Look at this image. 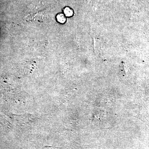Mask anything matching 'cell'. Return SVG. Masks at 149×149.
I'll list each match as a JSON object with an SVG mask.
<instances>
[{
  "instance_id": "2",
  "label": "cell",
  "mask_w": 149,
  "mask_h": 149,
  "mask_svg": "<svg viewBox=\"0 0 149 149\" xmlns=\"http://www.w3.org/2000/svg\"><path fill=\"white\" fill-rule=\"evenodd\" d=\"M64 12L65 14L67 16H71L72 15V13H73V12H72V10L68 7L65 8Z\"/></svg>"
},
{
  "instance_id": "1",
  "label": "cell",
  "mask_w": 149,
  "mask_h": 149,
  "mask_svg": "<svg viewBox=\"0 0 149 149\" xmlns=\"http://www.w3.org/2000/svg\"><path fill=\"white\" fill-rule=\"evenodd\" d=\"M58 21L60 23H64L65 21V17L63 14H59L57 16Z\"/></svg>"
}]
</instances>
